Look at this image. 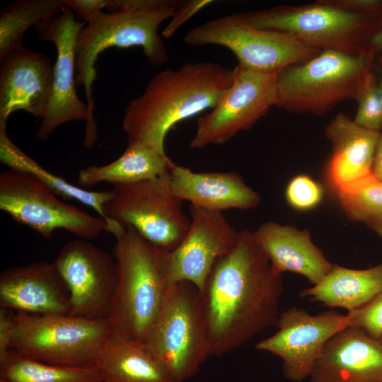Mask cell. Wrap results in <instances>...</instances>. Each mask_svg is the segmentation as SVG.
I'll use <instances>...</instances> for the list:
<instances>
[{
    "label": "cell",
    "mask_w": 382,
    "mask_h": 382,
    "mask_svg": "<svg viewBox=\"0 0 382 382\" xmlns=\"http://www.w3.org/2000/svg\"><path fill=\"white\" fill-rule=\"evenodd\" d=\"M375 232L382 237V224H376L370 226Z\"/></svg>",
    "instance_id": "39"
},
{
    "label": "cell",
    "mask_w": 382,
    "mask_h": 382,
    "mask_svg": "<svg viewBox=\"0 0 382 382\" xmlns=\"http://www.w3.org/2000/svg\"><path fill=\"white\" fill-rule=\"evenodd\" d=\"M54 66L44 53L21 44L0 58V122L24 110L42 119L53 86Z\"/></svg>",
    "instance_id": "17"
},
{
    "label": "cell",
    "mask_w": 382,
    "mask_h": 382,
    "mask_svg": "<svg viewBox=\"0 0 382 382\" xmlns=\"http://www.w3.org/2000/svg\"><path fill=\"white\" fill-rule=\"evenodd\" d=\"M382 292V262L364 270L333 265L317 284L301 291L299 296L330 308L347 311L357 309Z\"/></svg>",
    "instance_id": "24"
},
{
    "label": "cell",
    "mask_w": 382,
    "mask_h": 382,
    "mask_svg": "<svg viewBox=\"0 0 382 382\" xmlns=\"http://www.w3.org/2000/svg\"><path fill=\"white\" fill-rule=\"evenodd\" d=\"M16 328V312L0 308V359L10 351Z\"/></svg>",
    "instance_id": "34"
},
{
    "label": "cell",
    "mask_w": 382,
    "mask_h": 382,
    "mask_svg": "<svg viewBox=\"0 0 382 382\" xmlns=\"http://www.w3.org/2000/svg\"><path fill=\"white\" fill-rule=\"evenodd\" d=\"M232 83L211 110L197 120L189 146L223 144L250 129L277 102V75L234 69Z\"/></svg>",
    "instance_id": "12"
},
{
    "label": "cell",
    "mask_w": 382,
    "mask_h": 382,
    "mask_svg": "<svg viewBox=\"0 0 382 382\" xmlns=\"http://www.w3.org/2000/svg\"><path fill=\"white\" fill-rule=\"evenodd\" d=\"M57 196L29 173L8 169L0 174V209L41 236L50 239L59 228L84 240L95 238L103 231L108 232L106 219L93 216Z\"/></svg>",
    "instance_id": "11"
},
{
    "label": "cell",
    "mask_w": 382,
    "mask_h": 382,
    "mask_svg": "<svg viewBox=\"0 0 382 382\" xmlns=\"http://www.w3.org/2000/svg\"><path fill=\"white\" fill-rule=\"evenodd\" d=\"M332 146L327 175L335 192L346 190L372 175V166L380 132L357 125L339 113L325 130Z\"/></svg>",
    "instance_id": "20"
},
{
    "label": "cell",
    "mask_w": 382,
    "mask_h": 382,
    "mask_svg": "<svg viewBox=\"0 0 382 382\" xmlns=\"http://www.w3.org/2000/svg\"><path fill=\"white\" fill-rule=\"evenodd\" d=\"M181 0H108L107 9L88 20L79 31L75 45L76 85L83 86L89 112L83 143L98 140L94 118L93 85L97 77L96 62L104 50L116 47H140L147 62L158 66L168 54L158 30L175 13Z\"/></svg>",
    "instance_id": "3"
},
{
    "label": "cell",
    "mask_w": 382,
    "mask_h": 382,
    "mask_svg": "<svg viewBox=\"0 0 382 382\" xmlns=\"http://www.w3.org/2000/svg\"><path fill=\"white\" fill-rule=\"evenodd\" d=\"M380 341H381V344H382V337L381 338Z\"/></svg>",
    "instance_id": "41"
},
{
    "label": "cell",
    "mask_w": 382,
    "mask_h": 382,
    "mask_svg": "<svg viewBox=\"0 0 382 382\" xmlns=\"http://www.w3.org/2000/svg\"><path fill=\"white\" fill-rule=\"evenodd\" d=\"M283 292L253 231H239L232 250L216 261L202 293L213 354L233 351L277 324Z\"/></svg>",
    "instance_id": "1"
},
{
    "label": "cell",
    "mask_w": 382,
    "mask_h": 382,
    "mask_svg": "<svg viewBox=\"0 0 382 382\" xmlns=\"http://www.w3.org/2000/svg\"><path fill=\"white\" fill-rule=\"evenodd\" d=\"M6 123L0 122V161L4 165L9 169L21 170L35 175L64 200H78L93 209L100 216L105 219L103 208L105 204L112 197L110 190H87L49 172L10 140L6 133Z\"/></svg>",
    "instance_id": "26"
},
{
    "label": "cell",
    "mask_w": 382,
    "mask_h": 382,
    "mask_svg": "<svg viewBox=\"0 0 382 382\" xmlns=\"http://www.w3.org/2000/svg\"><path fill=\"white\" fill-rule=\"evenodd\" d=\"M352 325V318L348 314L312 316L303 308L292 307L280 313L276 324L277 331L258 342L255 348L279 357L284 376L299 382L309 377L328 340Z\"/></svg>",
    "instance_id": "15"
},
{
    "label": "cell",
    "mask_w": 382,
    "mask_h": 382,
    "mask_svg": "<svg viewBox=\"0 0 382 382\" xmlns=\"http://www.w3.org/2000/svg\"><path fill=\"white\" fill-rule=\"evenodd\" d=\"M108 0H65V5L70 8L80 23L86 22L94 15L106 8Z\"/></svg>",
    "instance_id": "35"
},
{
    "label": "cell",
    "mask_w": 382,
    "mask_h": 382,
    "mask_svg": "<svg viewBox=\"0 0 382 382\" xmlns=\"http://www.w3.org/2000/svg\"><path fill=\"white\" fill-rule=\"evenodd\" d=\"M173 163L166 154L139 142L127 143L123 154L103 166H90L79 171V187H91L102 182L114 185L133 183L168 171Z\"/></svg>",
    "instance_id": "25"
},
{
    "label": "cell",
    "mask_w": 382,
    "mask_h": 382,
    "mask_svg": "<svg viewBox=\"0 0 382 382\" xmlns=\"http://www.w3.org/2000/svg\"><path fill=\"white\" fill-rule=\"evenodd\" d=\"M334 4L354 12L382 14V3L369 0H330Z\"/></svg>",
    "instance_id": "36"
},
{
    "label": "cell",
    "mask_w": 382,
    "mask_h": 382,
    "mask_svg": "<svg viewBox=\"0 0 382 382\" xmlns=\"http://www.w3.org/2000/svg\"><path fill=\"white\" fill-rule=\"evenodd\" d=\"M238 13L254 27L286 33L320 51L349 55L366 52L371 36L382 28V14L349 11L330 0Z\"/></svg>",
    "instance_id": "5"
},
{
    "label": "cell",
    "mask_w": 382,
    "mask_h": 382,
    "mask_svg": "<svg viewBox=\"0 0 382 382\" xmlns=\"http://www.w3.org/2000/svg\"><path fill=\"white\" fill-rule=\"evenodd\" d=\"M0 378L10 382H103L95 364L79 366L52 364L11 349L0 359Z\"/></svg>",
    "instance_id": "27"
},
{
    "label": "cell",
    "mask_w": 382,
    "mask_h": 382,
    "mask_svg": "<svg viewBox=\"0 0 382 382\" xmlns=\"http://www.w3.org/2000/svg\"><path fill=\"white\" fill-rule=\"evenodd\" d=\"M184 41L192 46L225 47L235 54L240 67L274 75L289 66L303 63L321 52L286 33L254 27L238 13L194 27L185 34Z\"/></svg>",
    "instance_id": "10"
},
{
    "label": "cell",
    "mask_w": 382,
    "mask_h": 382,
    "mask_svg": "<svg viewBox=\"0 0 382 382\" xmlns=\"http://www.w3.org/2000/svg\"><path fill=\"white\" fill-rule=\"evenodd\" d=\"M54 262L69 291V314L108 319L117 279L113 256L82 239L66 243Z\"/></svg>",
    "instance_id": "16"
},
{
    "label": "cell",
    "mask_w": 382,
    "mask_h": 382,
    "mask_svg": "<svg viewBox=\"0 0 382 382\" xmlns=\"http://www.w3.org/2000/svg\"><path fill=\"white\" fill-rule=\"evenodd\" d=\"M372 175L382 182V134H380L374 154Z\"/></svg>",
    "instance_id": "37"
},
{
    "label": "cell",
    "mask_w": 382,
    "mask_h": 382,
    "mask_svg": "<svg viewBox=\"0 0 382 382\" xmlns=\"http://www.w3.org/2000/svg\"><path fill=\"white\" fill-rule=\"evenodd\" d=\"M171 185L183 202L208 210H246L260 202V194L234 171L194 172L173 163L170 168Z\"/></svg>",
    "instance_id": "21"
},
{
    "label": "cell",
    "mask_w": 382,
    "mask_h": 382,
    "mask_svg": "<svg viewBox=\"0 0 382 382\" xmlns=\"http://www.w3.org/2000/svg\"><path fill=\"white\" fill-rule=\"evenodd\" d=\"M112 334L108 319L16 312L10 349L52 364L91 365Z\"/></svg>",
    "instance_id": "8"
},
{
    "label": "cell",
    "mask_w": 382,
    "mask_h": 382,
    "mask_svg": "<svg viewBox=\"0 0 382 382\" xmlns=\"http://www.w3.org/2000/svg\"><path fill=\"white\" fill-rule=\"evenodd\" d=\"M65 8V0H18L4 6L0 11V58L23 44L30 27Z\"/></svg>",
    "instance_id": "28"
},
{
    "label": "cell",
    "mask_w": 382,
    "mask_h": 382,
    "mask_svg": "<svg viewBox=\"0 0 382 382\" xmlns=\"http://www.w3.org/2000/svg\"><path fill=\"white\" fill-rule=\"evenodd\" d=\"M370 52L349 55L321 51L315 57L277 74L276 106L298 114L323 115L340 103L356 99L371 71Z\"/></svg>",
    "instance_id": "6"
},
{
    "label": "cell",
    "mask_w": 382,
    "mask_h": 382,
    "mask_svg": "<svg viewBox=\"0 0 382 382\" xmlns=\"http://www.w3.org/2000/svg\"><path fill=\"white\" fill-rule=\"evenodd\" d=\"M145 345L175 382L195 376L213 354L201 291L189 282L168 285Z\"/></svg>",
    "instance_id": "7"
},
{
    "label": "cell",
    "mask_w": 382,
    "mask_h": 382,
    "mask_svg": "<svg viewBox=\"0 0 382 382\" xmlns=\"http://www.w3.org/2000/svg\"><path fill=\"white\" fill-rule=\"evenodd\" d=\"M0 382H10V381H6V380L3 379V378H0Z\"/></svg>",
    "instance_id": "40"
},
{
    "label": "cell",
    "mask_w": 382,
    "mask_h": 382,
    "mask_svg": "<svg viewBox=\"0 0 382 382\" xmlns=\"http://www.w3.org/2000/svg\"><path fill=\"white\" fill-rule=\"evenodd\" d=\"M115 237L117 279L108 320L114 335L145 344L168 285L163 250L131 226Z\"/></svg>",
    "instance_id": "4"
},
{
    "label": "cell",
    "mask_w": 382,
    "mask_h": 382,
    "mask_svg": "<svg viewBox=\"0 0 382 382\" xmlns=\"http://www.w3.org/2000/svg\"><path fill=\"white\" fill-rule=\"evenodd\" d=\"M0 306L29 314H69L70 294L56 263L37 261L1 273Z\"/></svg>",
    "instance_id": "18"
},
{
    "label": "cell",
    "mask_w": 382,
    "mask_h": 382,
    "mask_svg": "<svg viewBox=\"0 0 382 382\" xmlns=\"http://www.w3.org/2000/svg\"><path fill=\"white\" fill-rule=\"evenodd\" d=\"M257 243L268 257L274 272L301 274L311 284H318L333 265L312 241L306 229L274 221L262 223L253 231Z\"/></svg>",
    "instance_id": "22"
},
{
    "label": "cell",
    "mask_w": 382,
    "mask_h": 382,
    "mask_svg": "<svg viewBox=\"0 0 382 382\" xmlns=\"http://www.w3.org/2000/svg\"><path fill=\"white\" fill-rule=\"evenodd\" d=\"M94 364L103 382H175L145 344L113 333L98 351Z\"/></svg>",
    "instance_id": "23"
},
{
    "label": "cell",
    "mask_w": 382,
    "mask_h": 382,
    "mask_svg": "<svg viewBox=\"0 0 382 382\" xmlns=\"http://www.w3.org/2000/svg\"><path fill=\"white\" fill-rule=\"evenodd\" d=\"M190 224L181 243L173 250H163L162 262L169 284L189 282L203 292L218 260L236 245L239 231L221 212L190 204Z\"/></svg>",
    "instance_id": "13"
},
{
    "label": "cell",
    "mask_w": 382,
    "mask_h": 382,
    "mask_svg": "<svg viewBox=\"0 0 382 382\" xmlns=\"http://www.w3.org/2000/svg\"><path fill=\"white\" fill-rule=\"evenodd\" d=\"M287 203L296 210L309 211L318 207L323 198L322 186L306 175H298L287 184L285 190Z\"/></svg>",
    "instance_id": "31"
},
{
    "label": "cell",
    "mask_w": 382,
    "mask_h": 382,
    "mask_svg": "<svg viewBox=\"0 0 382 382\" xmlns=\"http://www.w3.org/2000/svg\"><path fill=\"white\" fill-rule=\"evenodd\" d=\"M352 325L375 340L382 337V292L362 306L348 311Z\"/></svg>",
    "instance_id": "32"
},
{
    "label": "cell",
    "mask_w": 382,
    "mask_h": 382,
    "mask_svg": "<svg viewBox=\"0 0 382 382\" xmlns=\"http://www.w3.org/2000/svg\"><path fill=\"white\" fill-rule=\"evenodd\" d=\"M356 100L358 110L354 122L365 129H382V79L377 83L370 71L365 76Z\"/></svg>",
    "instance_id": "30"
},
{
    "label": "cell",
    "mask_w": 382,
    "mask_h": 382,
    "mask_svg": "<svg viewBox=\"0 0 382 382\" xmlns=\"http://www.w3.org/2000/svg\"><path fill=\"white\" fill-rule=\"evenodd\" d=\"M311 382H382V344L349 325L332 336L309 375Z\"/></svg>",
    "instance_id": "19"
},
{
    "label": "cell",
    "mask_w": 382,
    "mask_h": 382,
    "mask_svg": "<svg viewBox=\"0 0 382 382\" xmlns=\"http://www.w3.org/2000/svg\"><path fill=\"white\" fill-rule=\"evenodd\" d=\"M212 0H185L181 1L173 16L169 19L163 28L161 35L164 38H170L178 29L185 22L198 13L203 8L213 3Z\"/></svg>",
    "instance_id": "33"
},
{
    "label": "cell",
    "mask_w": 382,
    "mask_h": 382,
    "mask_svg": "<svg viewBox=\"0 0 382 382\" xmlns=\"http://www.w3.org/2000/svg\"><path fill=\"white\" fill-rule=\"evenodd\" d=\"M336 193L349 219L364 222L370 226L382 224V182L373 175Z\"/></svg>",
    "instance_id": "29"
},
{
    "label": "cell",
    "mask_w": 382,
    "mask_h": 382,
    "mask_svg": "<svg viewBox=\"0 0 382 382\" xmlns=\"http://www.w3.org/2000/svg\"><path fill=\"white\" fill-rule=\"evenodd\" d=\"M368 49L373 54L376 52L380 54L382 59V28L371 36Z\"/></svg>",
    "instance_id": "38"
},
{
    "label": "cell",
    "mask_w": 382,
    "mask_h": 382,
    "mask_svg": "<svg viewBox=\"0 0 382 382\" xmlns=\"http://www.w3.org/2000/svg\"><path fill=\"white\" fill-rule=\"evenodd\" d=\"M86 23L77 21L73 11L66 6L61 13L35 26L37 37L42 41L52 42L57 51L51 98L35 134L38 140H46L64 123L84 120L87 124L89 121L87 104L78 97L76 91L74 76L76 40Z\"/></svg>",
    "instance_id": "14"
},
{
    "label": "cell",
    "mask_w": 382,
    "mask_h": 382,
    "mask_svg": "<svg viewBox=\"0 0 382 382\" xmlns=\"http://www.w3.org/2000/svg\"><path fill=\"white\" fill-rule=\"evenodd\" d=\"M233 76V69L211 62H189L160 71L127 106L122 128L127 143H142L166 154L164 141L170 129L213 108Z\"/></svg>",
    "instance_id": "2"
},
{
    "label": "cell",
    "mask_w": 382,
    "mask_h": 382,
    "mask_svg": "<svg viewBox=\"0 0 382 382\" xmlns=\"http://www.w3.org/2000/svg\"><path fill=\"white\" fill-rule=\"evenodd\" d=\"M104 205L105 219L131 226L159 248L175 249L185 236L190 219L173 190L170 170L151 179L114 185Z\"/></svg>",
    "instance_id": "9"
}]
</instances>
